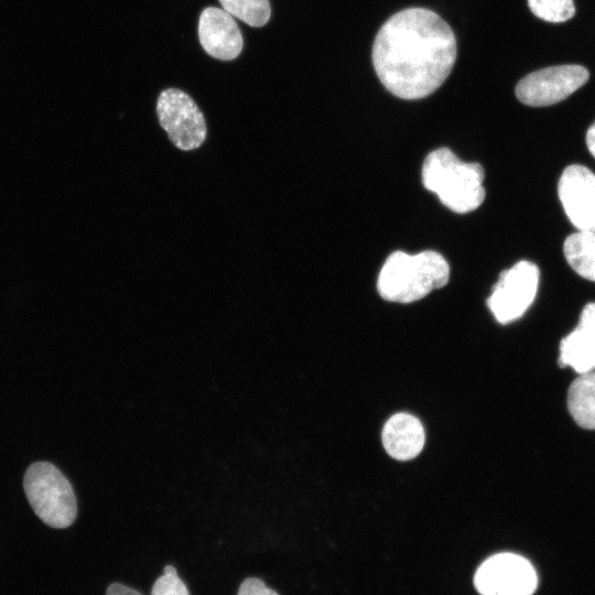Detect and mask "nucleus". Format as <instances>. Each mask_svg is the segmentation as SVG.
<instances>
[{"mask_svg":"<svg viewBox=\"0 0 595 595\" xmlns=\"http://www.w3.org/2000/svg\"><path fill=\"white\" fill-rule=\"evenodd\" d=\"M457 46L450 25L425 8H408L389 18L372 46V64L381 84L402 99L434 93L447 78Z\"/></svg>","mask_w":595,"mask_h":595,"instance_id":"obj_1","label":"nucleus"},{"mask_svg":"<svg viewBox=\"0 0 595 595\" xmlns=\"http://www.w3.org/2000/svg\"><path fill=\"white\" fill-rule=\"evenodd\" d=\"M448 278L450 267L441 253L433 250L415 255L396 251L385 261L377 288L387 301L411 303L444 286Z\"/></svg>","mask_w":595,"mask_h":595,"instance_id":"obj_2","label":"nucleus"},{"mask_svg":"<svg viewBox=\"0 0 595 595\" xmlns=\"http://www.w3.org/2000/svg\"><path fill=\"white\" fill-rule=\"evenodd\" d=\"M422 182L426 190L456 213H468L485 198L484 170L478 163L461 161L450 149L440 148L424 160Z\"/></svg>","mask_w":595,"mask_h":595,"instance_id":"obj_3","label":"nucleus"},{"mask_svg":"<svg viewBox=\"0 0 595 595\" xmlns=\"http://www.w3.org/2000/svg\"><path fill=\"white\" fill-rule=\"evenodd\" d=\"M23 487L33 511L45 524L56 529L73 524L77 517L76 496L56 466L48 462L31 464Z\"/></svg>","mask_w":595,"mask_h":595,"instance_id":"obj_4","label":"nucleus"},{"mask_svg":"<svg viewBox=\"0 0 595 595\" xmlns=\"http://www.w3.org/2000/svg\"><path fill=\"white\" fill-rule=\"evenodd\" d=\"M156 113L160 126L177 149L191 151L204 143L207 127L203 112L183 90H162L156 101Z\"/></svg>","mask_w":595,"mask_h":595,"instance_id":"obj_5","label":"nucleus"},{"mask_svg":"<svg viewBox=\"0 0 595 595\" xmlns=\"http://www.w3.org/2000/svg\"><path fill=\"white\" fill-rule=\"evenodd\" d=\"M539 269L521 260L502 271L487 299V305L500 324L521 317L536 299L539 286Z\"/></svg>","mask_w":595,"mask_h":595,"instance_id":"obj_6","label":"nucleus"},{"mask_svg":"<svg viewBox=\"0 0 595 595\" xmlns=\"http://www.w3.org/2000/svg\"><path fill=\"white\" fill-rule=\"evenodd\" d=\"M474 585L480 595H532L538 577L526 558L515 553H498L479 565Z\"/></svg>","mask_w":595,"mask_h":595,"instance_id":"obj_7","label":"nucleus"},{"mask_svg":"<svg viewBox=\"0 0 595 595\" xmlns=\"http://www.w3.org/2000/svg\"><path fill=\"white\" fill-rule=\"evenodd\" d=\"M589 77L581 65H559L536 71L516 86V96L524 105L543 107L556 104L581 88Z\"/></svg>","mask_w":595,"mask_h":595,"instance_id":"obj_8","label":"nucleus"},{"mask_svg":"<svg viewBox=\"0 0 595 595\" xmlns=\"http://www.w3.org/2000/svg\"><path fill=\"white\" fill-rule=\"evenodd\" d=\"M564 212L578 231H595V174L586 166L564 169L558 183Z\"/></svg>","mask_w":595,"mask_h":595,"instance_id":"obj_9","label":"nucleus"},{"mask_svg":"<svg viewBox=\"0 0 595 595\" xmlns=\"http://www.w3.org/2000/svg\"><path fill=\"white\" fill-rule=\"evenodd\" d=\"M198 37L205 52L220 61L236 58L244 45L235 19L224 9L215 7H208L201 13Z\"/></svg>","mask_w":595,"mask_h":595,"instance_id":"obj_10","label":"nucleus"},{"mask_svg":"<svg viewBox=\"0 0 595 595\" xmlns=\"http://www.w3.org/2000/svg\"><path fill=\"white\" fill-rule=\"evenodd\" d=\"M559 364L580 375L595 370V303L584 306L576 327L561 340Z\"/></svg>","mask_w":595,"mask_h":595,"instance_id":"obj_11","label":"nucleus"},{"mask_svg":"<svg viewBox=\"0 0 595 595\" xmlns=\"http://www.w3.org/2000/svg\"><path fill=\"white\" fill-rule=\"evenodd\" d=\"M381 439L386 452L391 457L408 461L421 453L425 434L418 418L409 413H397L386 422Z\"/></svg>","mask_w":595,"mask_h":595,"instance_id":"obj_12","label":"nucleus"},{"mask_svg":"<svg viewBox=\"0 0 595 595\" xmlns=\"http://www.w3.org/2000/svg\"><path fill=\"white\" fill-rule=\"evenodd\" d=\"M567 408L583 429L595 430V371L581 374L570 386Z\"/></svg>","mask_w":595,"mask_h":595,"instance_id":"obj_13","label":"nucleus"},{"mask_svg":"<svg viewBox=\"0 0 595 595\" xmlns=\"http://www.w3.org/2000/svg\"><path fill=\"white\" fill-rule=\"evenodd\" d=\"M570 267L582 278L595 282V231H576L563 245Z\"/></svg>","mask_w":595,"mask_h":595,"instance_id":"obj_14","label":"nucleus"},{"mask_svg":"<svg viewBox=\"0 0 595 595\" xmlns=\"http://www.w3.org/2000/svg\"><path fill=\"white\" fill-rule=\"evenodd\" d=\"M223 9L252 28L263 26L271 17L269 0H218Z\"/></svg>","mask_w":595,"mask_h":595,"instance_id":"obj_15","label":"nucleus"},{"mask_svg":"<svg viewBox=\"0 0 595 595\" xmlns=\"http://www.w3.org/2000/svg\"><path fill=\"white\" fill-rule=\"evenodd\" d=\"M531 12L541 20L561 23L575 14L573 0H528Z\"/></svg>","mask_w":595,"mask_h":595,"instance_id":"obj_16","label":"nucleus"},{"mask_svg":"<svg viewBox=\"0 0 595 595\" xmlns=\"http://www.w3.org/2000/svg\"><path fill=\"white\" fill-rule=\"evenodd\" d=\"M151 595H190V593L174 566L166 565L163 575L154 582Z\"/></svg>","mask_w":595,"mask_h":595,"instance_id":"obj_17","label":"nucleus"},{"mask_svg":"<svg viewBox=\"0 0 595 595\" xmlns=\"http://www.w3.org/2000/svg\"><path fill=\"white\" fill-rule=\"evenodd\" d=\"M237 595H279L257 577L246 578L239 586Z\"/></svg>","mask_w":595,"mask_h":595,"instance_id":"obj_18","label":"nucleus"},{"mask_svg":"<svg viewBox=\"0 0 595 595\" xmlns=\"http://www.w3.org/2000/svg\"><path fill=\"white\" fill-rule=\"evenodd\" d=\"M106 595H142L134 588L120 583H112L108 586Z\"/></svg>","mask_w":595,"mask_h":595,"instance_id":"obj_19","label":"nucleus"},{"mask_svg":"<svg viewBox=\"0 0 595 595\" xmlns=\"http://www.w3.org/2000/svg\"><path fill=\"white\" fill-rule=\"evenodd\" d=\"M586 144L591 154L595 158V122L588 128L586 132Z\"/></svg>","mask_w":595,"mask_h":595,"instance_id":"obj_20","label":"nucleus"}]
</instances>
